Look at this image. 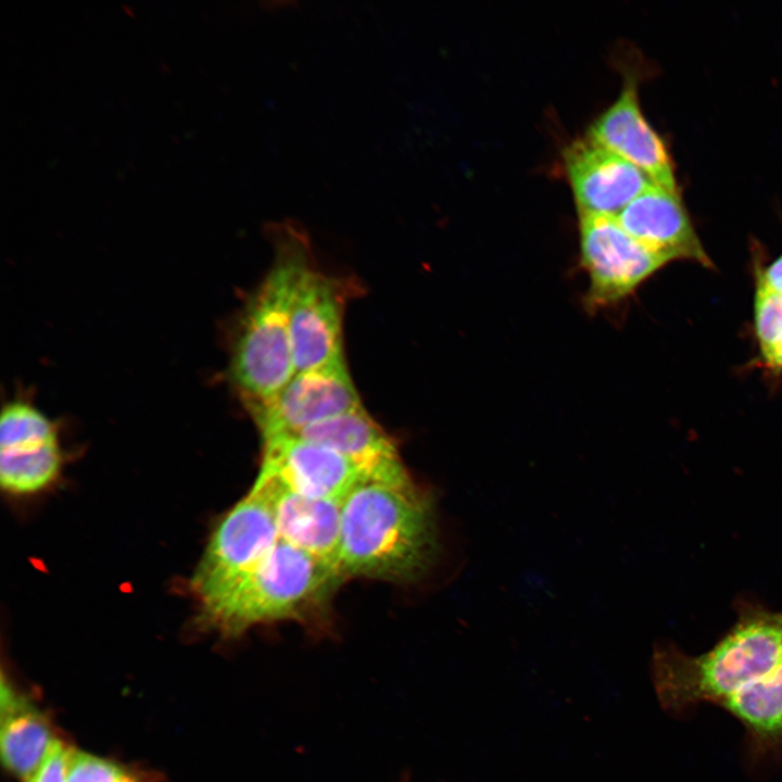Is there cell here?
Segmentation results:
<instances>
[{
    "label": "cell",
    "mask_w": 782,
    "mask_h": 782,
    "mask_svg": "<svg viewBox=\"0 0 782 782\" xmlns=\"http://www.w3.org/2000/svg\"><path fill=\"white\" fill-rule=\"evenodd\" d=\"M71 751L54 740L40 766L27 782H67V767Z\"/></svg>",
    "instance_id": "ffe728a7"
},
{
    "label": "cell",
    "mask_w": 782,
    "mask_h": 782,
    "mask_svg": "<svg viewBox=\"0 0 782 782\" xmlns=\"http://www.w3.org/2000/svg\"><path fill=\"white\" fill-rule=\"evenodd\" d=\"M258 476L301 495L343 501L364 481L353 464L337 451L295 434L262 439Z\"/></svg>",
    "instance_id": "30bf717a"
},
{
    "label": "cell",
    "mask_w": 782,
    "mask_h": 782,
    "mask_svg": "<svg viewBox=\"0 0 782 782\" xmlns=\"http://www.w3.org/2000/svg\"><path fill=\"white\" fill-rule=\"evenodd\" d=\"M123 782H134L131 778L127 777Z\"/></svg>",
    "instance_id": "603a6c76"
},
{
    "label": "cell",
    "mask_w": 782,
    "mask_h": 782,
    "mask_svg": "<svg viewBox=\"0 0 782 782\" xmlns=\"http://www.w3.org/2000/svg\"><path fill=\"white\" fill-rule=\"evenodd\" d=\"M62 453L53 422L24 401L3 407L0 421V484L13 495H30L59 477Z\"/></svg>",
    "instance_id": "ba28073f"
},
{
    "label": "cell",
    "mask_w": 782,
    "mask_h": 782,
    "mask_svg": "<svg viewBox=\"0 0 782 782\" xmlns=\"http://www.w3.org/2000/svg\"><path fill=\"white\" fill-rule=\"evenodd\" d=\"M719 707L743 726L754 760L782 754V664Z\"/></svg>",
    "instance_id": "2e32d148"
},
{
    "label": "cell",
    "mask_w": 782,
    "mask_h": 782,
    "mask_svg": "<svg viewBox=\"0 0 782 782\" xmlns=\"http://www.w3.org/2000/svg\"><path fill=\"white\" fill-rule=\"evenodd\" d=\"M339 573L279 540L264 560L215 604L198 611V625L225 639L278 621H312L342 582Z\"/></svg>",
    "instance_id": "277c9868"
},
{
    "label": "cell",
    "mask_w": 782,
    "mask_h": 782,
    "mask_svg": "<svg viewBox=\"0 0 782 782\" xmlns=\"http://www.w3.org/2000/svg\"><path fill=\"white\" fill-rule=\"evenodd\" d=\"M755 329L764 357L782 345V295L757 288Z\"/></svg>",
    "instance_id": "ac0fdd59"
},
{
    "label": "cell",
    "mask_w": 782,
    "mask_h": 782,
    "mask_svg": "<svg viewBox=\"0 0 782 782\" xmlns=\"http://www.w3.org/2000/svg\"><path fill=\"white\" fill-rule=\"evenodd\" d=\"M127 777L119 767L105 759L71 751L67 782H123Z\"/></svg>",
    "instance_id": "d6986e66"
},
{
    "label": "cell",
    "mask_w": 782,
    "mask_h": 782,
    "mask_svg": "<svg viewBox=\"0 0 782 782\" xmlns=\"http://www.w3.org/2000/svg\"><path fill=\"white\" fill-rule=\"evenodd\" d=\"M445 558L432 492L416 481H361L342 501L338 571L344 580L413 583Z\"/></svg>",
    "instance_id": "6da1fadb"
},
{
    "label": "cell",
    "mask_w": 782,
    "mask_h": 782,
    "mask_svg": "<svg viewBox=\"0 0 782 782\" xmlns=\"http://www.w3.org/2000/svg\"><path fill=\"white\" fill-rule=\"evenodd\" d=\"M54 741L43 715L4 679L1 684V757L17 778L28 781Z\"/></svg>",
    "instance_id": "e0dca14e"
},
{
    "label": "cell",
    "mask_w": 782,
    "mask_h": 782,
    "mask_svg": "<svg viewBox=\"0 0 782 782\" xmlns=\"http://www.w3.org/2000/svg\"><path fill=\"white\" fill-rule=\"evenodd\" d=\"M252 485L267 497L279 540L310 554L339 573L342 501L301 495L258 475Z\"/></svg>",
    "instance_id": "9a60e30c"
},
{
    "label": "cell",
    "mask_w": 782,
    "mask_h": 782,
    "mask_svg": "<svg viewBox=\"0 0 782 782\" xmlns=\"http://www.w3.org/2000/svg\"><path fill=\"white\" fill-rule=\"evenodd\" d=\"M782 664V613L741 602L732 628L709 651L691 656L670 643L655 646L653 681L674 714L719 706Z\"/></svg>",
    "instance_id": "7a4b0ae2"
},
{
    "label": "cell",
    "mask_w": 782,
    "mask_h": 782,
    "mask_svg": "<svg viewBox=\"0 0 782 782\" xmlns=\"http://www.w3.org/2000/svg\"><path fill=\"white\" fill-rule=\"evenodd\" d=\"M270 230L276 260L245 307L231 360L234 382L249 409L273 398L295 375L290 308L297 278L308 262V241L289 222Z\"/></svg>",
    "instance_id": "3957f363"
},
{
    "label": "cell",
    "mask_w": 782,
    "mask_h": 782,
    "mask_svg": "<svg viewBox=\"0 0 782 782\" xmlns=\"http://www.w3.org/2000/svg\"><path fill=\"white\" fill-rule=\"evenodd\" d=\"M758 287L782 295V255L765 269Z\"/></svg>",
    "instance_id": "44dd1931"
},
{
    "label": "cell",
    "mask_w": 782,
    "mask_h": 782,
    "mask_svg": "<svg viewBox=\"0 0 782 782\" xmlns=\"http://www.w3.org/2000/svg\"><path fill=\"white\" fill-rule=\"evenodd\" d=\"M765 358L769 365L782 370V345Z\"/></svg>",
    "instance_id": "7402d4cb"
},
{
    "label": "cell",
    "mask_w": 782,
    "mask_h": 782,
    "mask_svg": "<svg viewBox=\"0 0 782 782\" xmlns=\"http://www.w3.org/2000/svg\"><path fill=\"white\" fill-rule=\"evenodd\" d=\"M564 164L579 214L616 217L653 182L639 167L588 137L565 149Z\"/></svg>",
    "instance_id": "8fae6325"
},
{
    "label": "cell",
    "mask_w": 782,
    "mask_h": 782,
    "mask_svg": "<svg viewBox=\"0 0 782 782\" xmlns=\"http://www.w3.org/2000/svg\"><path fill=\"white\" fill-rule=\"evenodd\" d=\"M588 138L639 167L654 184L678 192L671 156L643 116L634 78L591 125Z\"/></svg>",
    "instance_id": "7c38bea8"
},
{
    "label": "cell",
    "mask_w": 782,
    "mask_h": 782,
    "mask_svg": "<svg viewBox=\"0 0 782 782\" xmlns=\"http://www.w3.org/2000/svg\"><path fill=\"white\" fill-rule=\"evenodd\" d=\"M294 434L343 455L364 481L401 485L415 482L391 437L364 407L312 425Z\"/></svg>",
    "instance_id": "4fadbf2b"
},
{
    "label": "cell",
    "mask_w": 782,
    "mask_h": 782,
    "mask_svg": "<svg viewBox=\"0 0 782 782\" xmlns=\"http://www.w3.org/2000/svg\"><path fill=\"white\" fill-rule=\"evenodd\" d=\"M279 542L270 505L252 485L217 522L190 580L198 611L247 578Z\"/></svg>",
    "instance_id": "5b68a950"
},
{
    "label": "cell",
    "mask_w": 782,
    "mask_h": 782,
    "mask_svg": "<svg viewBox=\"0 0 782 782\" xmlns=\"http://www.w3.org/2000/svg\"><path fill=\"white\" fill-rule=\"evenodd\" d=\"M346 293L338 279L301 269L292 293L290 331L295 373L343 360L342 315Z\"/></svg>",
    "instance_id": "9c48e42d"
},
{
    "label": "cell",
    "mask_w": 782,
    "mask_h": 782,
    "mask_svg": "<svg viewBox=\"0 0 782 782\" xmlns=\"http://www.w3.org/2000/svg\"><path fill=\"white\" fill-rule=\"evenodd\" d=\"M363 408L344 358L300 373L273 398L250 408L262 439L294 434Z\"/></svg>",
    "instance_id": "52a82bcc"
},
{
    "label": "cell",
    "mask_w": 782,
    "mask_h": 782,
    "mask_svg": "<svg viewBox=\"0 0 782 782\" xmlns=\"http://www.w3.org/2000/svg\"><path fill=\"white\" fill-rule=\"evenodd\" d=\"M616 218L628 234L669 262L689 260L712 267L679 192L652 182Z\"/></svg>",
    "instance_id": "5bb4252c"
},
{
    "label": "cell",
    "mask_w": 782,
    "mask_h": 782,
    "mask_svg": "<svg viewBox=\"0 0 782 782\" xmlns=\"http://www.w3.org/2000/svg\"><path fill=\"white\" fill-rule=\"evenodd\" d=\"M580 261L590 285L584 304L591 311L631 294L669 261L628 234L615 216L579 214Z\"/></svg>",
    "instance_id": "8992f818"
}]
</instances>
